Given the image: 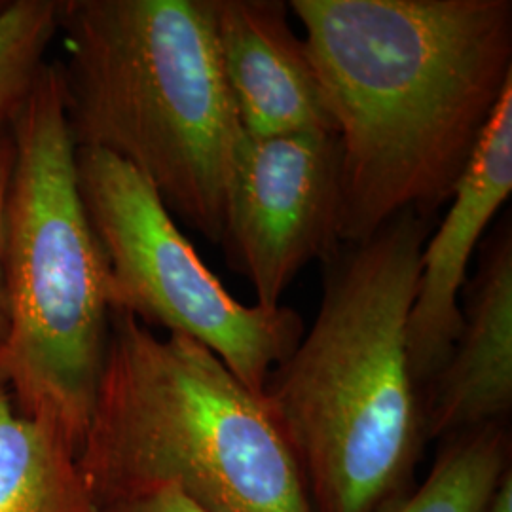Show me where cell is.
I'll list each match as a JSON object with an SVG mask.
<instances>
[{"label": "cell", "instance_id": "obj_9", "mask_svg": "<svg viewBox=\"0 0 512 512\" xmlns=\"http://www.w3.org/2000/svg\"><path fill=\"white\" fill-rule=\"evenodd\" d=\"M220 69L247 137L336 133L304 37L283 0H211Z\"/></svg>", "mask_w": 512, "mask_h": 512}, {"label": "cell", "instance_id": "obj_17", "mask_svg": "<svg viewBox=\"0 0 512 512\" xmlns=\"http://www.w3.org/2000/svg\"><path fill=\"white\" fill-rule=\"evenodd\" d=\"M6 4H8V2H0V12L4 10V6H6Z\"/></svg>", "mask_w": 512, "mask_h": 512}, {"label": "cell", "instance_id": "obj_7", "mask_svg": "<svg viewBox=\"0 0 512 512\" xmlns=\"http://www.w3.org/2000/svg\"><path fill=\"white\" fill-rule=\"evenodd\" d=\"M340 164L336 133L243 137L220 247L256 306L279 308L296 275L342 243Z\"/></svg>", "mask_w": 512, "mask_h": 512}, {"label": "cell", "instance_id": "obj_11", "mask_svg": "<svg viewBox=\"0 0 512 512\" xmlns=\"http://www.w3.org/2000/svg\"><path fill=\"white\" fill-rule=\"evenodd\" d=\"M97 511L73 440L21 416L0 387V512Z\"/></svg>", "mask_w": 512, "mask_h": 512}, {"label": "cell", "instance_id": "obj_15", "mask_svg": "<svg viewBox=\"0 0 512 512\" xmlns=\"http://www.w3.org/2000/svg\"><path fill=\"white\" fill-rule=\"evenodd\" d=\"M97 512H211L192 501L175 486H164L147 494L114 501L99 507Z\"/></svg>", "mask_w": 512, "mask_h": 512}, {"label": "cell", "instance_id": "obj_5", "mask_svg": "<svg viewBox=\"0 0 512 512\" xmlns=\"http://www.w3.org/2000/svg\"><path fill=\"white\" fill-rule=\"evenodd\" d=\"M0 387L21 416L84 439L109 342V270L80 196L57 63L12 122Z\"/></svg>", "mask_w": 512, "mask_h": 512}, {"label": "cell", "instance_id": "obj_10", "mask_svg": "<svg viewBox=\"0 0 512 512\" xmlns=\"http://www.w3.org/2000/svg\"><path fill=\"white\" fill-rule=\"evenodd\" d=\"M461 330L446 365L421 393L423 437L448 439L512 410V222L499 220L461 293Z\"/></svg>", "mask_w": 512, "mask_h": 512}, {"label": "cell", "instance_id": "obj_14", "mask_svg": "<svg viewBox=\"0 0 512 512\" xmlns=\"http://www.w3.org/2000/svg\"><path fill=\"white\" fill-rule=\"evenodd\" d=\"M16 143L12 124H0V357L6 346L10 317L6 300V279H4V230H6V203L10 192V181L14 171Z\"/></svg>", "mask_w": 512, "mask_h": 512}, {"label": "cell", "instance_id": "obj_12", "mask_svg": "<svg viewBox=\"0 0 512 512\" xmlns=\"http://www.w3.org/2000/svg\"><path fill=\"white\" fill-rule=\"evenodd\" d=\"M511 469L509 421L488 423L440 440L425 480L376 512H490L495 492Z\"/></svg>", "mask_w": 512, "mask_h": 512}, {"label": "cell", "instance_id": "obj_3", "mask_svg": "<svg viewBox=\"0 0 512 512\" xmlns=\"http://www.w3.org/2000/svg\"><path fill=\"white\" fill-rule=\"evenodd\" d=\"M57 63L76 148L133 167L213 245L245 137L220 69L211 0H59Z\"/></svg>", "mask_w": 512, "mask_h": 512}, {"label": "cell", "instance_id": "obj_2", "mask_svg": "<svg viewBox=\"0 0 512 512\" xmlns=\"http://www.w3.org/2000/svg\"><path fill=\"white\" fill-rule=\"evenodd\" d=\"M433 226L404 211L340 243L321 262L310 329L262 389L313 512H376L412 488L427 442L406 325Z\"/></svg>", "mask_w": 512, "mask_h": 512}, {"label": "cell", "instance_id": "obj_13", "mask_svg": "<svg viewBox=\"0 0 512 512\" xmlns=\"http://www.w3.org/2000/svg\"><path fill=\"white\" fill-rule=\"evenodd\" d=\"M59 35V0H14L0 12V124H12Z\"/></svg>", "mask_w": 512, "mask_h": 512}, {"label": "cell", "instance_id": "obj_1", "mask_svg": "<svg viewBox=\"0 0 512 512\" xmlns=\"http://www.w3.org/2000/svg\"><path fill=\"white\" fill-rule=\"evenodd\" d=\"M340 145V241L450 202L512 88L511 0H291Z\"/></svg>", "mask_w": 512, "mask_h": 512}, {"label": "cell", "instance_id": "obj_4", "mask_svg": "<svg viewBox=\"0 0 512 512\" xmlns=\"http://www.w3.org/2000/svg\"><path fill=\"white\" fill-rule=\"evenodd\" d=\"M78 465L99 507L175 486L211 512H313L262 399L215 353L110 313Z\"/></svg>", "mask_w": 512, "mask_h": 512}, {"label": "cell", "instance_id": "obj_6", "mask_svg": "<svg viewBox=\"0 0 512 512\" xmlns=\"http://www.w3.org/2000/svg\"><path fill=\"white\" fill-rule=\"evenodd\" d=\"M76 171L107 260L110 311L202 344L260 397L270 372L302 340V315L283 304L247 306L228 293L133 167L109 152L76 148Z\"/></svg>", "mask_w": 512, "mask_h": 512}, {"label": "cell", "instance_id": "obj_16", "mask_svg": "<svg viewBox=\"0 0 512 512\" xmlns=\"http://www.w3.org/2000/svg\"><path fill=\"white\" fill-rule=\"evenodd\" d=\"M490 512H512V469L503 476L490 505Z\"/></svg>", "mask_w": 512, "mask_h": 512}, {"label": "cell", "instance_id": "obj_8", "mask_svg": "<svg viewBox=\"0 0 512 512\" xmlns=\"http://www.w3.org/2000/svg\"><path fill=\"white\" fill-rule=\"evenodd\" d=\"M512 192V88L501 97L471 164L420 256L416 298L406 325V353L421 393L446 365L461 330V293L469 266Z\"/></svg>", "mask_w": 512, "mask_h": 512}]
</instances>
